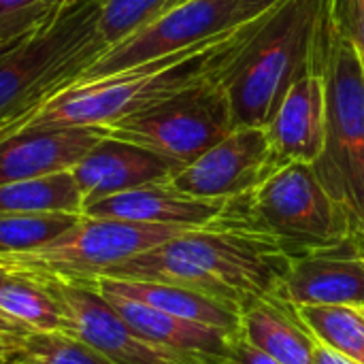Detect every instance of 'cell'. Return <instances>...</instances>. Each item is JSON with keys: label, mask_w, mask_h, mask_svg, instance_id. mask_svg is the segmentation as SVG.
<instances>
[{"label": "cell", "mask_w": 364, "mask_h": 364, "mask_svg": "<svg viewBox=\"0 0 364 364\" xmlns=\"http://www.w3.org/2000/svg\"><path fill=\"white\" fill-rule=\"evenodd\" d=\"M288 267L290 254L279 241L222 213L213 224L188 228L98 277L186 288L241 311L260 296L277 294Z\"/></svg>", "instance_id": "obj_1"}, {"label": "cell", "mask_w": 364, "mask_h": 364, "mask_svg": "<svg viewBox=\"0 0 364 364\" xmlns=\"http://www.w3.org/2000/svg\"><path fill=\"white\" fill-rule=\"evenodd\" d=\"M260 17L164 58L98 79L70 83L26 115L2 126L0 139L23 130L105 128L207 77L220 75L250 38Z\"/></svg>", "instance_id": "obj_2"}, {"label": "cell", "mask_w": 364, "mask_h": 364, "mask_svg": "<svg viewBox=\"0 0 364 364\" xmlns=\"http://www.w3.org/2000/svg\"><path fill=\"white\" fill-rule=\"evenodd\" d=\"M337 41L331 0H279L222 73L235 128L273 119L286 92L324 77Z\"/></svg>", "instance_id": "obj_3"}, {"label": "cell", "mask_w": 364, "mask_h": 364, "mask_svg": "<svg viewBox=\"0 0 364 364\" xmlns=\"http://www.w3.org/2000/svg\"><path fill=\"white\" fill-rule=\"evenodd\" d=\"M107 49L98 30V0L70 6L51 23L0 51V128L66 85Z\"/></svg>", "instance_id": "obj_4"}, {"label": "cell", "mask_w": 364, "mask_h": 364, "mask_svg": "<svg viewBox=\"0 0 364 364\" xmlns=\"http://www.w3.org/2000/svg\"><path fill=\"white\" fill-rule=\"evenodd\" d=\"M224 215L273 237L290 258L352 235L348 218L309 162L286 164L256 190L228 198Z\"/></svg>", "instance_id": "obj_5"}, {"label": "cell", "mask_w": 364, "mask_h": 364, "mask_svg": "<svg viewBox=\"0 0 364 364\" xmlns=\"http://www.w3.org/2000/svg\"><path fill=\"white\" fill-rule=\"evenodd\" d=\"M324 147L314 171L348 218L352 235L364 239V62L337 34L324 73Z\"/></svg>", "instance_id": "obj_6"}, {"label": "cell", "mask_w": 364, "mask_h": 364, "mask_svg": "<svg viewBox=\"0 0 364 364\" xmlns=\"http://www.w3.org/2000/svg\"><path fill=\"white\" fill-rule=\"evenodd\" d=\"M183 230L188 228L81 215L73 228L51 243L28 254L0 258L4 269L17 275L85 284L107 269L175 239Z\"/></svg>", "instance_id": "obj_7"}, {"label": "cell", "mask_w": 364, "mask_h": 364, "mask_svg": "<svg viewBox=\"0 0 364 364\" xmlns=\"http://www.w3.org/2000/svg\"><path fill=\"white\" fill-rule=\"evenodd\" d=\"M235 130L222 73L102 128L105 134L192 164Z\"/></svg>", "instance_id": "obj_8"}, {"label": "cell", "mask_w": 364, "mask_h": 364, "mask_svg": "<svg viewBox=\"0 0 364 364\" xmlns=\"http://www.w3.org/2000/svg\"><path fill=\"white\" fill-rule=\"evenodd\" d=\"M247 21L241 0H186L132 36L107 47L77 81L98 79L164 58Z\"/></svg>", "instance_id": "obj_9"}, {"label": "cell", "mask_w": 364, "mask_h": 364, "mask_svg": "<svg viewBox=\"0 0 364 364\" xmlns=\"http://www.w3.org/2000/svg\"><path fill=\"white\" fill-rule=\"evenodd\" d=\"M49 286L64 316V335L83 341L113 364H213L218 358L160 346L132 326L92 288L41 279Z\"/></svg>", "instance_id": "obj_10"}, {"label": "cell", "mask_w": 364, "mask_h": 364, "mask_svg": "<svg viewBox=\"0 0 364 364\" xmlns=\"http://www.w3.org/2000/svg\"><path fill=\"white\" fill-rule=\"evenodd\" d=\"M267 128L239 126L166 183L196 198H235L275 173Z\"/></svg>", "instance_id": "obj_11"}, {"label": "cell", "mask_w": 364, "mask_h": 364, "mask_svg": "<svg viewBox=\"0 0 364 364\" xmlns=\"http://www.w3.org/2000/svg\"><path fill=\"white\" fill-rule=\"evenodd\" d=\"M277 296L292 307H364L363 237L348 235L335 243L294 254Z\"/></svg>", "instance_id": "obj_12"}, {"label": "cell", "mask_w": 364, "mask_h": 364, "mask_svg": "<svg viewBox=\"0 0 364 364\" xmlns=\"http://www.w3.org/2000/svg\"><path fill=\"white\" fill-rule=\"evenodd\" d=\"M183 166L147 147L109 134L73 166V177L83 196V209L107 196L149 183L168 181Z\"/></svg>", "instance_id": "obj_13"}, {"label": "cell", "mask_w": 364, "mask_h": 364, "mask_svg": "<svg viewBox=\"0 0 364 364\" xmlns=\"http://www.w3.org/2000/svg\"><path fill=\"white\" fill-rule=\"evenodd\" d=\"M102 128L23 130L0 139V186L36 179L73 166L102 139Z\"/></svg>", "instance_id": "obj_14"}, {"label": "cell", "mask_w": 364, "mask_h": 364, "mask_svg": "<svg viewBox=\"0 0 364 364\" xmlns=\"http://www.w3.org/2000/svg\"><path fill=\"white\" fill-rule=\"evenodd\" d=\"M226 205L228 198H196L177 192L166 181H162L96 200L83 209V215L198 228L220 220Z\"/></svg>", "instance_id": "obj_15"}, {"label": "cell", "mask_w": 364, "mask_h": 364, "mask_svg": "<svg viewBox=\"0 0 364 364\" xmlns=\"http://www.w3.org/2000/svg\"><path fill=\"white\" fill-rule=\"evenodd\" d=\"M326 94L324 77H305L284 96L273 119L267 124L275 168L292 162L314 164L324 147Z\"/></svg>", "instance_id": "obj_16"}, {"label": "cell", "mask_w": 364, "mask_h": 364, "mask_svg": "<svg viewBox=\"0 0 364 364\" xmlns=\"http://www.w3.org/2000/svg\"><path fill=\"white\" fill-rule=\"evenodd\" d=\"M241 337L279 364H314V333L277 294L260 296L241 309Z\"/></svg>", "instance_id": "obj_17"}, {"label": "cell", "mask_w": 364, "mask_h": 364, "mask_svg": "<svg viewBox=\"0 0 364 364\" xmlns=\"http://www.w3.org/2000/svg\"><path fill=\"white\" fill-rule=\"evenodd\" d=\"M98 294L139 335L173 350L192 352V354H200L209 358H222L228 352L232 339L239 337V335H230L213 326H205L198 322H190L177 316L164 314L160 309H154L145 303H139L119 294H111V292H98Z\"/></svg>", "instance_id": "obj_18"}, {"label": "cell", "mask_w": 364, "mask_h": 364, "mask_svg": "<svg viewBox=\"0 0 364 364\" xmlns=\"http://www.w3.org/2000/svg\"><path fill=\"white\" fill-rule=\"evenodd\" d=\"M79 286H87L96 292L119 294V296L145 303L164 314H171L190 322H198L205 326H213L230 335H241L239 309L224 305L215 299H209L205 294L186 290V288L149 284V282H124V279H109V277H94Z\"/></svg>", "instance_id": "obj_19"}, {"label": "cell", "mask_w": 364, "mask_h": 364, "mask_svg": "<svg viewBox=\"0 0 364 364\" xmlns=\"http://www.w3.org/2000/svg\"><path fill=\"white\" fill-rule=\"evenodd\" d=\"M83 213V196L70 171L0 186V215Z\"/></svg>", "instance_id": "obj_20"}, {"label": "cell", "mask_w": 364, "mask_h": 364, "mask_svg": "<svg viewBox=\"0 0 364 364\" xmlns=\"http://www.w3.org/2000/svg\"><path fill=\"white\" fill-rule=\"evenodd\" d=\"M0 314L36 333H62L64 316L58 299L41 279L11 273L0 284Z\"/></svg>", "instance_id": "obj_21"}, {"label": "cell", "mask_w": 364, "mask_h": 364, "mask_svg": "<svg viewBox=\"0 0 364 364\" xmlns=\"http://www.w3.org/2000/svg\"><path fill=\"white\" fill-rule=\"evenodd\" d=\"M294 309L320 343L364 364V307L303 305Z\"/></svg>", "instance_id": "obj_22"}, {"label": "cell", "mask_w": 364, "mask_h": 364, "mask_svg": "<svg viewBox=\"0 0 364 364\" xmlns=\"http://www.w3.org/2000/svg\"><path fill=\"white\" fill-rule=\"evenodd\" d=\"M13 352L6 364H113L94 348L64 333L30 331L11 339Z\"/></svg>", "instance_id": "obj_23"}, {"label": "cell", "mask_w": 364, "mask_h": 364, "mask_svg": "<svg viewBox=\"0 0 364 364\" xmlns=\"http://www.w3.org/2000/svg\"><path fill=\"white\" fill-rule=\"evenodd\" d=\"M81 215H77V213L0 215V256L34 252V250L51 243L60 235H64L68 228H73Z\"/></svg>", "instance_id": "obj_24"}, {"label": "cell", "mask_w": 364, "mask_h": 364, "mask_svg": "<svg viewBox=\"0 0 364 364\" xmlns=\"http://www.w3.org/2000/svg\"><path fill=\"white\" fill-rule=\"evenodd\" d=\"M186 0H98V30L107 47L132 36Z\"/></svg>", "instance_id": "obj_25"}, {"label": "cell", "mask_w": 364, "mask_h": 364, "mask_svg": "<svg viewBox=\"0 0 364 364\" xmlns=\"http://www.w3.org/2000/svg\"><path fill=\"white\" fill-rule=\"evenodd\" d=\"M68 0H0V41H15L51 23Z\"/></svg>", "instance_id": "obj_26"}, {"label": "cell", "mask_w": 364, "mask_h": 364, "mask_svg": "<svg viewBox=\"0 0 364 364\" xmlns=\"http://www.w3.org/2000/svg\"><path fill=\"white\" fill-rule=\"evenodd\" d=\"M335 30L352 43L364 62V0H331Z\"/></svg>", "instance_id": "obj_27"}, {"label": "cell", "mask_w": 364, "mask_h": 364, "mask_svg": "<svg viewBox=\"0 0 364 364\" xmlns=\"http://www.w3.org/2000/svg\"><path fill=\"white\" fill-rule=\"evenodd\" d=\"M213 364H279L273 360L271 356L262 354L260 350H256L254 346H250L241 335L232 339L228 352L218 358Z\"/></svg>", "instance_id": "obj_28"}, {"label": "cell", "mask_w": 364, "mask_h": 364, "mask_svg": "<svg viewBox=\"0 0 364 364\" xmlns=\"http://www.w3.org/2000/svg\"><path fill=\"white\" fill-rule=\"evenodd\" d=\"M314 364H360V363H356V360H352V358H348V356H343V354L335 352L333 348H328V346H324V343H320V341L316 339V348H314Z\"/></svg>", "instance_id": "obj_29"}, {"label": "cell", "mask_w": 364, "mask_h": 364, "mask_svg": "<svg viewBox=\"0 0 364 364\" xmlns=\"http://www.w3.org/2000/svg\"><path fill=\"white\" fill-rule=\"evenodd\" d=\"M243 2V9H245V15L247 19H256L260 15H264L267 11H271L279 0H241Z\"/></svg>", "instance_id": "obj_30"}, {"label": "cell", "mask_w": 364, "mask_h": 364, "mask_svg": "<svg viewBox=\"0 0 364 364\" xmlns=\"http://www.w3.org/2000/svg\"><path fill=\"white\" fill-rule=\"evenodd\" d=\"M26 333H30V328H26L19 322H15V320H11V318H6V316L0 314V337L15 339V337L26 335Z\"/></svg>", "instance_id": "obj_31"}, {"label": "cell", "mask_w": 364, "mask_h": 364, "mask_svg": "<svg viewBox=\"0 0 364 364\" xmlns=\"http://www.w3.org/2000/svg\"><path fill=\"white\" fill-rule=\"evenodd\" d=\"M11 352H13L11 339H6V337H0V364L9 363V358H11Z\"/></svg>", "instance_id": "obj_32"}, {"label": "cell", "mask_w": 364, "mask_h": 364, "mask_svg": "<svg viewBox=\"0 0 364 364\" xmlns=\"http://www.w3.org/2000/svg\"><path fill=\"white\" fill-rule=\"evenodd\" d=\"M85 2H94V0H68L70 6H77V4H85Z\"/></svg>", "instance_id": "obj_33"}, {"label": "cell", "mask_w": 364, "mask_h": 364, "mask_svg": "<svg viewBox=\"0 0 364 364\" xmlns=\"http://www.w3.org/2000/svg\"><path fill=\"white\" fill-rule=\"evenodd\" d=\"M6 275H9V271H6V269H2V267H0V284H2V282H4V277H6Z\"/></svg>", "instance_id": "obj_34"}, {"label": "cell", "mask_w": 364, "mask_h": 364, "mask_svg": "<svg viewBox=\"0 0 364 364\" xmlns=\"http://www.w3.org/2000/svg\"><path fill=\"white\" fill-rule=\"evenodd\" d=\"M15 41H17V38H15ZM9 43H13V41H0V51H2V49H4V47L9 45Z\"/></svg>", "instance_id": "obj_35"}, {"label": "cell", "mask_w": 364, "mask_h": 364, "mask_svg": "<svg viewBox=\"0 0 364 364\" xmlns=\"http://www.w3.org/2000/svg\"><path fill=\"white\" fill-rule=\"evenodd\" d=\"M0 267H2V269H4V262H2V258H0Z\"/></svg>", "instance_id": "obj_36"}]
</instances>
